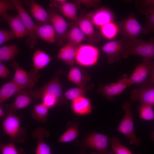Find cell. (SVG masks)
<instances>
[{
  "mask_svg": "<svg viewBox=\"0 0 154 154\" xmlns=\"http://www.w3.org/2000/svg\"><path fill=\"white\" fill-rule=\"evenodd\" d=\"M84 144L86 147L98 151L100 154H107L108 150V135L94 133L84 139Z\"/></svg>",
  "mask_w": 154,
  "mask_h": 154,
  "instance_id": "obj_12",
  "label": "cell"
},
{
  "mask_svg": "<svg viewBox=\"0 0 154 154\" xmlns=\"http://www.w3.org/2000/svg\"><path fill=\"white\" fill-rule=\"evenodd\" d=\"M99 51L92 45L84 44L79 45L76 50L75 61L78 65L84 67H90L97 62Z\"/></svg>",
  "mask_w": 154,
  "mask_h": 154,
  "instance_id": "obj_8",
  "label": "cell"
},
{
  "mask_svg": "<svg viewBox=\"0 0 154 154\" xmlns=\"http://www.w3.org/2000/svg\"><path fill=\"white\" fill-rule=\"evenodd\" d=\"M73 111L79 115H85L90 113L92 107L90 100L84 96H80L71 101Z\"/></svg>",
  "mask_w": 154,
  "mask_h": 154,
  "instance_id": "obj_25",
  "label": "cell"
},
{
  "mask_svg": "<svg viewBox=\"0 0 154 154\" xmlns=\"http://www.w3.org/2000/svg\"><path fill=\"white\" fill-rule=\"evenodd\" d=\"M145 15L147 20L145 27L149 32L154 33V13H148Z\"/></svg>",
  "mask_w": 154,
  "mask_h": 154,
  "instance_id": "obj_41",
  "label": "cell"
},
{
  "mask_svg": "<svg viewBox=\"0 0 154 154\" xmlns=\"http://www.w3.org/2000/svg\"><path fill=\"white\" fill-rule=\"evenodd\" d=\"M78 25L88 38L90 42L96 43L100 39V33L95 31L93 25L86 17H82L78 20Z\"/></svg>",
  "mask_w": 154,
  "mask_h": 154,
  "instance_id": "obj_20",
  "label": "cell"
},
{
  "mask_svg": "<svg viewBox=\"0 0 154 154\" xmlns=\"http://www.w3.org/2000/svg\"><path fill=\"white\" fill-rule=\"evenodd\" d=\"M28 94L33 99H40L43 95L51 96L60 102L63 99L62 87L59 79L54 77L39 88L27 90Z\"/></svg>",
  "mask_w": 154,
  "mask_h": 154,
  "instance_id": "obj_5",
  "label": "cell"
},
{
  "mask_svg": "<svg viewBox=\"0 0 154 154\" xmlns=\"http://www.w3.org/2000/svg\"><path fill=\"white\" fill-rule=\"evenodd\" d=\"M38 25L35 32L36 38L40 39L49 43H54L56 42V32L52 25L46 23Z\"/></svg>",
  "mask_w": 154,
  "mask_h": 154,
  "instance_id": "obj_23",
  "label": "cell"
},
{
  "mask_svg": "<svg viewBox=\"0 0 154 154\" xmlns=\"http://www.w3.org/2000/svg\"><path fill=\"white\" fill-rule=\"evenodd\" d=\"M25 4L29 7L32 15L39 23L38 24L48 23L49 15L41 5L33 0H25Z\"/></svg>",
  "mask_w": 154,
  "mask_h": 154,
  "instance_id": "obj_19",
  "label": "cell"
},
{
  "mask_svg": "<svg viewBox=\"0 0 154 154\" xmlns=\"http://www.w3.org/2000/svg\"><path fill=\"white\" fill-rule=\"evenodd\" d=\"M130 107V103L128 102H126L123 104L122 108L125 111V114L117 131L129 139L130 144L139 145L140 144L141 141L136 137L135 133L133 119Z\"/></svg>",
  "mask_w": 154,
  "mask_h": 154,
  "instance_id": "obj_6",
  "label": "cell"
},
{
  "mask_svg": "<svg viewBox=\"0 0 154 154\" xmlns=\"http://www.w3.org/2000/svg\"><path fill=\"white\" fill-rule=\"evenodd\" d=\"M129 54L141 56L143 61L154 59V38L148 40L135 38L126 42L124 58Z\"/></svg>",
  "mask_w": 154,
  "mask_h": 154,
  "instance_id": "obj_2",
  "label": "cell"
},
{
  "mask_svg": "<svg viewBox=\"0 0 154 154\" xmlns=\"http://www.w3.org/2000/svg\"><path fill=\"white\" fill-rule=\"evenodd\" d=\"M15 143L11 141L7 143L0 144V149L1 154H26L22 148L18 149Z\"/></svg>",
  "mask_w": 154,
  "mask_h": 154,
  "instance_id": "obj_34",
  "label": "cell"
},
{
  "mask_svg": "<svg viewBox=\"0 0 154 154\" xmlns=\"http://www.w3.org/2000/svg\"><path fill=\"white\" fill-rule=\"evenodd\" d=\"M9 71L7 67L2 62H0V78H5L9 75Z\"/></svg>",
  "mask_w": 154,
  "mask_h": 154,
  "instance_id": "obj_43",
  "label": "cell"
},
{
  "mask_svg": "<svg viewBox=\"0 0 154 154\" xmlns=\"http://www.w3.org/2000/svg\"><path fill=\"white\" fill-rule=\"evenodd\" d=\"M79 135L78 128L76 125H74L68 129L61 136L57 141L58 143H67L72 141Z\"/></svg>",
  "mask_w": 154,
  "mask_h": 154,
  "instance_id": "obj_32",
  "label": "cell"
},
{
  "mask_svg": "<svg viewBox=\"0 0 154 154\" xmlns=\"http://www.w3.org/2000/svg\"><path fill=\"white\" fill-rule=\"evenodd\" d=\"M6 115L5 112L3 109L0 106V118H2L4 117Z\"/></svg>",
  "mask_w": 154,
  "mask_h": 154,
  "instance_id": "obj_44",
  "label": "cell"
},
{
  "mask_svg": "<svg viewBox=\"0 0 154 154\" xmlns=\"http://www.w3.org/2000/svg\"><path fill=\"white\" fill-rule=\"evenodd\" d=\"M139 5L146 9L143 12L144 14L154 7V0H145L140 1Z\"/></svg>",
  "mask_w": 154,
  "mask_h": 154,
  "instance_id": "obj_42",
  "label": "cell"
},
{
  "mask_svg": "<svg viewBox=\"0 0 154 154\" xmlns=\"http://www.w3.org/2000/svg\"><path fill=\"white\" fill-rule=\"evenodd\" d=\"M12 1L16 6L20 19L28 33V37L26 40L27 46L30 49L33 48L38 44L35 32L38 25L34 22L19 0Z\"/></svg>",
  "mask_w": 154,
  "mask_h": 154,
  "instance_id": "obj_4",
  "label": "cell"
},
{
  "mask_svg": "<svg viewBox=\"0 0 154 154\" xmlns=\"http://www.w3.org/2000/svg\"><path fill=\"white\" fill-rule=\"evenodd\" d=\"M107 154H116L113 151L108 152Z\"/></svg>",
  "mask_w": 154,
  "mask_h": 154,
  "instance_id": "obj_47",
  "label": "cell"
},
{
  "mask_svg": "<svg viewBox=\"0 0 154 154\" xmlns=\"http://www.w3.org/2000/svg\"><path fill=\"white\" fill-rule=\"evenodd\" d=\"M50 22L53 26L56 34V42L61 46L65 39H66L67 24L64 18L56 12L48 11Z\"/></svg>",
  "mask_w": 154,
  "mask_h": 154,
  "instance_id": "obj_11",
  "label": "cell"
},
{
  "mask_svg": "<svg viewBox=\"0 0 154 154\" xmlns=\"http://www.w3.org/2000/svg\"><path fill=\"white\" fill-rule=\"evenodd\" d=\"M127 75L124 74L116 83L110 84H100L98 92L109 101L114 100L115 96L119 95L127 86Z\"/></svg>",
  "mask_w": 154,
  "mask_h": 154,
  "instance_id": "obj_9",
  "label": "cell"
},
{
  "mask_svg": "<svg viewBox=\"0 0 154 154\" xmlns=\"http://www.w3.org/2000/svg\"><path fill=\"white\" fill-rule=\"evenodd\" d=\"M154 13V7L151 9L149 10L146 13Z\"/></svg>",
  "mask_w": 154,
  "mask_h": 154,
  "instance_id": "obj_45",
  "label": "cell"
},
{
  "mask_svg": "<svg viewBox=\"0 0 154 154\" xmlns=\"http://www.w3.org/2000/svg\"><path fill=\"white\" fill-rule=\"evenodd\" d=\"M49 109L42 102L35 105L31 114L32 118L40 123H44L47 121Z\"/></svg>",
  "mask_w": 154,
  "mask_h": 154,
  "instance_id": "obj_28",
  "label": "cell"
},
{
  "mask_svg": "<svg viewBox=\"0 0 154 154\" xmlns=\"http://www.w3.org/2000/svg\"><path fill=\"white\" fill-rule=\"evenodd\" d=\"M151 76L148 80L141 83L140 87L145 88H154V61L151 62L150 73Z\"/></svg>",
  "mask_w": 154,
  "mask_h": 154,
  "instance_id": "obj_40",
  "label": "cell"
},
{
  "mask_svg": "<svg viewBox=\"0 0 154 154\" xmlns=\"http://www.w3.org/2000/svg\"><path fill=\"white\" fill-rule=\"evenodd\" d=\"M110 143L113 151L116 154H133L128 149L121 144L118 137L112 138L110 140Z\"/></svg>",
  "mask_w": 154,
  "mask_h": 154,
  "instance_id": "obj_36",
  "label": "cell"
},
{
  "mask_svg": "<svg viewBox=\"0 0 154 154\" xmlns=\"http://www.w3.org/2000/svg\"><path fill=\"white\" fill-rule=\"evenodd\" d=\"M17 11L16 6L12 0H0V15L7 13V11Z\"/></svg>",
  "mask_w": 154,
  "mask_h": 154,
  "instance_id": "obj_37",
  "label": "cell"
},
{
  "mask_svg": "<svg viewBox=\"0 0 154 154\" xmlns=\"http://www.w3.org/2000/svg\"><path fill=\"white\" fill-rule=\"evenodd\" d=\"M32 135L37 140L35 154H51L50 148L44 141L45 139L49 137V132L44 128L38 127L33 131Z\"/></svg>",
  "mask_w": 154,
  "mask_h": 154,
  "instance_id": "obj_17",
  "label": "cell"
},
{
  "mask_svg": "<svg viewBox=\"0 0 154 154\" xmlns=\"http://www.w3.org/2000/svg\"><path fill=\"white\" fill-rule=\"evenodd\" d=\"M52 58L44 51L40 49L36 50L33 54L32 60L34 68L38 71L44 68L50 62Z\"/></svg>",
  "mask_w": 154,
  "mask_h": 154,
  "instance_id": "obj_26",
  "label": "cell"
},
{
  "mask_svg": "<svg viewBox=\"0 0 154 154\" xmlns=\"http://www.w3.org/2000/svg\"><path fill=\"white\" fill-rule=\"evenodd\" d=\"M126 42L120 40L113 41L104 44L102 50L106 54L109 63L112 64L124 58Z\"/></svg>",
  "mask_w": 154,
  "mask_h": 154,
  "instance_id": "obj_10",
  "label": "cell"
},
{
  "mask_svg": "<svg viewBox=\"0 0 154 154\" xmlns=\"http://www.w3.org/2000/svg\"><path fill=\"white\" fill-rule=\"evenodd\" d=\"M91 154H100V153H99L98 152H92L91 153Z\"/></svg>",
  "mask_w": 154,
  "mask_h": 154,
  "instance_id": "obj_48",
  "label": "cell"
},
{
  "mask_svg": "<svg viewBox=\"0 0 154 154\" xmlns=\"http://www.w3.org/2000/svg\"><path fill=\"white\" fill-rule=\"evenodd\" d=\"M1 15L7 22L11 31L15 34L17 38H22L26 35H28V33L18 14L14 16L5 13Z\"/></svg>",
  "mask_w": 154,
  "mask_h": 154,
  "instance_id": "obj_18",
  "label": "cell"
},
{
  "mask_svg": "<svg viewBox=\"0 0 154 154\" xmlns=\"http://www.w3.org/2000/svg\"><path fill=\"white\" fill-rule=\"evenodd\" d=\"M86 16L92 24L100 27L113 22L114 16L111 11L106 8H101L87 14Z\"/></svg>",
  "mask_w": 154,
  "mask_h": 154,
  "instance_id": "obj_14",
  "label": "cell"
},
{
  "mask_svg": "<svg viewBox=\"0 0 154 154\" xmlns=\"http://www.w3.org/2000/svg\"><path fill=\"white\" fill-rule=\"evenodd\" d=\"M27 90L25 86L20 85L12 80L3 84L0 89V104L2 105L7 99L23 90Z\"/></svg>",
  "mask_w": 154,
  "mask_h": 154,
  "instance_id": "obj_22",
  "label": "cell"
},
{
  "mask_svg": "<svg viewBox=\"0 0 154 154\" xmlns=\"http://www.w3.org/2000/svg\"><path fill=\"white\" fill-rule=\"evenodd\" d=\"M85 39V35L78 25H74L67 32L66 39L68 42L78 47Z\"/></svg>",
  "mask_w": 154,
  "mask_h": 154,
  "instance_id": "obj_27",
  "label": "cell"
},
{
  "mask_svg": "<svg viewBox=\"0 0 154 154\" xmlns=\"http://www.w3.org/2000/svg\"><path fill=\"white\" fill-rule=\"evenodd\" d=\"M2 126L5 135L15 143L25 142L27 136L25 129L21 125L20 118L15 114H7L3 118Z\"/></svg>",
  "mask_w": 154,
  "mask_h": 154,
  "instance_id": "obj_1",
  "label": "cell"
},
{
  "mask_svg": "<svg viewBox=\"0 0 154 154\" xmlns=\"http://www.w3.org/2000/svg\"><path fill=\"white\" fill-rule=\"evenodd\" d=\"M68 78L69 80L78 86H86L91 77L84 69L74 66L70 70Z\"/></svg>",
  "mask_w": 154,
  "mask_h": 154,
  "instance_id": "obj_21",
  "label": "cell"
},
{
  "mask_svg": "<svg viewBox=\"0 0 154 154\" xmlns=\"http://www.w3.org/2000/svg\"><path fill=\"white\" fill-rule=\"evenodd\" d=\"M40 99L42 102L49 109L56 106L59 103L56 99L49 95H43L41 97Z\"/></svg>",
  "mask_w": 154,
  "mask_h": 154,
  "instance_id": "obj_39",
  "label": "cell"
},
{
  "mask_svg": "<svg viewBox=\"0 0 154 154\" xmlns=\"http://www.w3.org/2000/svg\"><path fill=\"white\" fill-rule=\"evenodd\" d=\"M77 47L68 42L59 50L56 56L66 64L73 66L75 64Z\"/></svg>",
  "mask_w": 154,
  "mask_h": 154,
  "instance_id": "obj_24",
  "label": "cell"
},
{
  "mask_svg": "<svg viewBox=\"0 0 154 154\" xmlns=\"http://www.w3.org/2000/svg\"><path fill=\"white\" fill-rule=\"evenodd\" d=\"M33 98L27 92V90H23L16 94L13 102L11 104L5 105L4 109L6 114H15L17 110L28 107Z\"/></svg>",
  "mask_w": 154,
  "mask_h": 154,
  "instance_id": "obj_13",
  "label": "cell"
},
{
  "mask_svg": "<svg viewBox=\"0 0 154 154\" xmlns=\"http://www.w3.org/2000/svg\"><path fill=\"white\" fill-rule=\"evenodd\" d=\"M151 66V61H143V62L137 67L131 76L128 78V86L145 81L148 75L150 74Z\"/></svg>",
  "mask_w": 154,
  "mask_h": 154,
  "instance_id": "obj_15",
  "label": "cell"
},
{
  "mask_svg": "<svg viewBox=\"0 0 154 154\" xmlns=\"http://www.w3.org/2000/svg\"><path fill=\"white\" fill-rule=\"evenodd\" d=\"M17 38L15 34L11 31L0 29V45L7 42Z\"/></svg>",
  "mask_w": 154,
  "mask_h": 154,
  "instance_id": "obj_38",
  "label": "cell"
},
{
  "mask_svg": "<svg viewBox=\"0 0 154 154\" xmlns=\"http://www.w3.org/2000/svg\"><path fill=\"white\" fill-rule=\"evenodd\" d=\"M152 106L147 104H140L138 107L140 112L139 118L147 120H154V111Z\"/></svg>",
  "mask_w": 154,
  "mask_h": 154,
  "instance_id": "obj_35",
  "label": "cell"
},
{
  "mask_svg": "<svg viewBox=\"0 0 154 154\" xmlns=\"http://www.w3.org/2000/svg\"><path fill=\"white\" fill-rule=\"evenodd\" d=\"M56 8L67 18L74 21L78 19L76 7L74 4L66 1L57 6Z\"/></svg>",
  "mask_w": 154,
  "mask_h": 154,
  "instance_id": "obj_30",
  "label": "cell"
},
{
  "mask_svg": "<svg viewBox=\"0 0 154 154\" xmlns=\"http://www.w3.org/2000/svg\"><path fill=\"white\" fill-rule=\"evenodd\" d=\"M151 139L153 141H154V132L153 133L151 136Z\"/></svg>",
  "mask_w": 154,
  "mask_h": 154,
  "instance_id": "obj_46",
  "label": "cell"
},
{
  "mask_svg": "<svg viewBox=\"0 0 154 154\" xmlns=\"http://www.w3.org/2000/svg\"><path fill=\"white\" fill-rule=\"evenodd\" d=\"M14 71V77L12 79L18 84L25 87L27 89H31L38 81L41 74L38 71L32 69L27 72L23 69L15 59L10 63Z\"/></svg>",
  "mask_w": 154,
  "mask_h": 154,
  "instance_id": "obj_7",
  "label": "cell"
},
{
  "mask_svg": "<svg viewBox=\"0 0 154 154\" xmlns=\"http://www.w3.org/2000/svg\"><path fill=\"white\" fill-rule=\"evenodd\" d=\"M118 27L122 36L121 40L125 42L136 38L140 34L149 32L147 28L143 27L133 15L119 23Z\"/></svg>",
  "mask_w": 154,
  "mask_h": 154,
  "instance_id": "obj_3",
  "label": "cell"
},
{
  "mask_svg": "<svg viewBox=\"0 0 154 154\" xmlns=\"http://www.w3.org/2000/svg\"><path fill=\"white\" fill-rule=\"evenodd\" d=\"M86 86H78L70 88L64 93V96L67 99L72 101L80 96H84L88 90Z\"/></svg>",
  "mask_w": 154,
  "mask_h": 154,
  "instance_id": "obj_33",
  "label": "cell"
},
{
  "mask_svg": "<svg viewBox=\"0 0 154 154\" xmlns=\"http://www.w3.org/2000/svg\"><path fill=\"white\" fill-rule=\"evenodd\" d=\"M19 52V50L17 44H13L1 47L0 62L12 61Z\"/></svg>",
  "mask_w": 154,
  "mask_h": 154,
  "instance_id": "obj_29",
  "label": "cell"
},
{
  "mask_svg": "<svg viewBox=\"0 0 154 154\" xmlns=\"http://www.w3.org/2000/svg\"><path fill=\"white\" fill-rule=\"evenodd\" d=\"M130 99L135 102L139 101L140 104L154 105V88L139 87L134 89L131 93Z\"/></svg>",
  "mask_w": 154,
  "mask_h": 154,
  "instance_id": "obj_16",
  "label": "cell"
},
{
  "mask_svg": "<svg viewBox=\"0 0 154 154\" xmlns=\"http://www.w3.org/2000/svg\"><path fill=\"white\" fill-rule=\"evenodd\" d=\"M100 28L102 35L104 38L109 40L114 38L119 31L118 27L113 22L109 23Z\"/></svg>",
  "mask_w": 154,
  "mask_h": 154,
  "instance_id": "obj_31",
  "label": "cell"
}]
</instances>
